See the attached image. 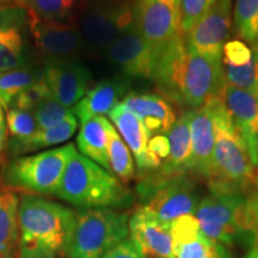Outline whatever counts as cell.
Masks as SVG:
<instances>
[{
    "label": "cell",
    "mask_w": 258,
    "mask_h": 258,
    "mask_svg": "<svg viewBox=\"0 0 258 258\" xmlns=\"http://www.w3.org/2000/svg\"><path fill=\"white\" fill-rule=\"evenodd\" d=\"M153 79L170 97L194 109L224 98V66L189 49L183 34L158 50Z\"/></svg>",
    "instance_id": "6da1fadb"
},
{
    "label": "cell",
    "mask_w": 258,
    "mask_h": 258,
    "mask_svg": "<svg viewBox=\"0 0 258 258\" xmlns=\"http://www.w3.org/2000/svg\"><path fill=\"white\" fill-rule=\"evenodd\" d=\"M77 212L43 196L19 199V258H64L76 225Z\"/></svg>",
    "instance_id": "7a4b0ae2"
},
{
    "label": "cell",
    "mask_w": 258,
    "mask_h": 258,
    "mask_svg": "<svg viewBox=\"0 0 258 258\" xmlns=\"http://www.w3.org/2000/svg\"><path fill=\"white\" fill-rule=\"evenodd\" d=\"M215 144L212 171L208 177L212 192H234L253 195L257 173L240 132L226 108L224 98L213 101Z\"/></svg>",
    "instance_id": "3957f363"
},
{
    "label": "cell",
    "mask_w": 258,
    "mask_h": 258,
    "mask_svg": "<svg viewBox=\"0 0 258 258\" xmlns=\"http://www.w3.org/2000/svg\"><path fill=\"white\" fill-rule=\"evenodd\" d=\"M55 196L80 209L124 208L134 201L121 180L78 151L67 164Z\"/></svg>",
    "instance_id": "277c9868"
},
{
    "label": "cell",
    "mask_w": 258,
    "mask_h": 258,
    "mask_svg": "<svg viewBox=\"0 0 258 258\" xmlns=\"http://www.w3.org/2000/svg\"><path fill=\"white\" fill-rule=\"evenodd\" d=\"M195 217L206 237L221 245L258 243V220L251 196L212 192L199 202Z\"/></svg>",
    "instance_id": "5b68a950"
},
{
    "label": "cell",
    "mask_w": 258,
    "mask_h": 258,
    "mask_svg": "<svg viewBox=\"0 0 258 258\" xmlns=\"http://www.w3.org/2000/svg\"><path fill=\"white\" fill-rule=\"evenodd\" d=\"M77 152L74 144L18 157L3 170V182L12 190L30 195H55L67 164Z\"/></svg>",
    "instance_id": "8992f818"
},
{
    "label": "cell",
    "mask_w": 258,
    "mask_h": 258,
    "mask_svg": "<svg viewBox=\"0 0 258 258\" xmlns=\"http://www.w3.org/2000/svg\"><path fill=\"white\" fill-rule=\"evenodd\" d=\"M128 234V213L114 208L80 209L67 257L101 258L124 241Z\"/></svg>",
    "instance_id": "52a82bcc"
},
{
    "label": "cell",
    "mask_w": 258,
    "mask_h": 258,
    "mask_svg": "<svg viewBox=\"0 0 258 258\" xmlns=\"http://www.w3.org/2000/svg\"><path fill=\"white\" fill-rule=\"evenodd\" d=\"M138 192L143 203L141 207L165 222L195 214L199 206L195 183L186 173L151 175L141 180Z\"/></svg>",
    "instance_id": "ba28073f"
},
{
    "label": "cell",
    "mask_w": 258,
    "mask_h": 258,
    "mask_svg": "<svg viewBox=\"0 0 258 258\" xmlns=\"http://www.w3.org/2000/svg\"><path fill=\"white\" fill-rule=\"evenodd\" d=\"M134 23L135 0H85L77 18L85 44L103 50Z\"/></svg>",
    "instance_id": "9c48e42d"
},
{
    "label": "cell",
    "mask_w": 258,
    "mask_h": 258,
    "mask_svg": "<svg viewBox=\"0 0 258 258\" xmlns=\"http://www.w3.org/2000/svg\"><path fill=\"white\" fill-rule=\"evenodd\" d=\"M29 10V9H28ZM30 14L29 31L38 53L48 61L72 60L85 47L77 22H49Z\"/></svg>",
    "instance_id": "30bf717a"
},
{
    "label": "cell",
    "mask_w": 258,
    "mask_h": 258,
    "mask_svg": "<svg viewBox=\"0 0 258 258\" xmlns=\"http://www.w3.org/2000/svg\"><path fill=\"white\" fill-rule=\"evenodd\" d=\"M135 28L156 50L183 34L178 0H135Z\"/></svg>",
    "instance_id": "8fae6325"
},
{
    "label": "cell",
    "mask_w": 258,
    "mask_h": 258,
    "mask_svg": "<svg viewBox=\"0 0 258 258\" xmlns=\"http://www.w3.org/2000/svg\"><path fill=\"white\" fill-rule=\"evenodd\" d=\"M232 0H217L212 9L186 32L189 49L222 62V50L231 27Z\"/></svg>",
    "instance_id": "7c38bea8"
},
{
    "label": "cell",
    "mask_w": 258,
    "mask_h": 258,
    "mask_svg": "<svg viewBox=\"0 0 258 258\" xmlns=\"http://www.w3.org/2000/svg\"><path fill=\"white\" fill-rule=\"evenodd\" d=\"M104 51L108 60L118 67L127 78H153L158 50L141 36L135 24Z\"/></svg>",
    "instance_id": "4fadbf2b"
},
{
    "label": "cell",
    "mask_w": 258,
    "mask_h": 258,
    "mask_svg": "<svg viewBox=\"0 0 258 258\" xmlns=\"http://www.w3.org/2000/svg\"><path fill=\"white\" fill-rule=\"evenodd\" d=\"M29 18L27 5L0 6V73L25 66L24 28L29 27Z\"/></svg>",
    "instance_id": "5bb4252c"
},
{
    "label": "cell",
    "mask_w": 258,
    "mask_h": 258,
    "mask_svg": "<svg viewBox=\"0 0 258 258\" xmlns=\"http://www.w3.org/2000/svg\"><path fill=\"white\" fill-rule=\"evenodd\" d=\"M43 79L51 95L64 106L76 105L90 90V71L76 59L48 61Z\"/></svg>",
    "instance_id": "9a60e30c"
},
{
    "label": "cell",
    "mask_w": 258,
    "mask_h": 258,
    "mask_svg": "<svg viewBox=\"0 0 258 258\" xmlns=\"http://www.w3.org/2000/svg\"><path fill=\"white\" fill-rule=\"evenodd\" d=\"M172 258H232L224 245L203 234L196 217L184 215L170 222Z\"/></svg>",
    "instance_id": "2e32d148"
},
{
    "label": "cell",
    "mask_w": 258,
    "mask_h": 258,
    "mask_svg": "<svg viewBox=\"0 0 258 258\" xmlns=\"http://www.w3.org/2000/svg\"><path fill=\"white\" fill-rule=\"evenodd\" d=\"M129 234L145 258H172L170 222L161 221L144 207L129 219Z\"/></svg>",
    "instance_id": "e0dca14e"
},
{
    "label": "cell",
    "mask_w": 258,
    "mask_h": 258,
    "mask_svg": "<svg viewBox=\"0 0 258 258\" xmlns=\"http://www.w3.org/2000/svg\"><path fill=\"white\" fill-rule=\"evenodd\" d=\"M213 101L202 108L189 111L191 138V160L189 170L205 179H208L211 175L215 144Z\"/></svg>",
    "instance_id": "ac0fdd59"
},
{
    "label": "cell",
    "mask_w": 258,
    "mask_h": 258,
    "mask_svg": "<svg viewBox=\"0 0 258 258\" xmlns=\"http://www.w3.org/2000/svg\"><path fill=\"white\" fill-rule=\"evenodd\" d=\"M224 103L240 132L256 169L258 154V96L226 84Z\"/></svg>",
    "instance_id": "d6986e66"
},
{
    "label": "cell",
    "mask_w": 258,
    "mask_h": 258,
    "mask_svg": "<svg viewBox=\"0 0 258 258\" xmlns=\"http://www.w3.org/2000/svg\"><path fill=\"white\" fill-rule=\"evenodd\" d=\"M129 80L124 78L106 79L90 89L88 93L74 105L73 112L80 123L95 116L109 115L128 95Z\"/></svg>",
    "instance_id": "ffe728a7"
},
{
    "label": "cell",
    "mask_w": 258,
    "mask_h": 258,
    "mask_svg": "<svg viewBox=\"0 0 258 258\" xmlns=\"http://www.w3.org/2000/svg\"><path fill=\"white\" fill-rule=\"evenodd\" d=\"M122 104L143 121L151 137L167 134L177 121L173 109L160 96L151 93H128Z\"/></svg>",
    "instance_id": "44dd1931"
},
{
    "label": "cell",
    "mask_w": 258,
    "mask_h": 258,
    "mask_svg": "<svg viewBox=\"0 0 258 258\" xmlns=\"http://www.w3.org/2000/svg\"><path fill=\"white\" fill-rule=\"evenodd\" d=\"M109 118L120 132L131 152L134 154L139 171L141 173L153 171L152 163L148 156V141L151 134L148 133L143 121L128 110L122 103L109 112Z\"/></svg>",
    "instance_id": "7402d4cb"
},
{
    "label": "cell",
    "mask_w": 258,
    "mask_h": 258,
    "mask_svg": "<svg viewBox=\"0 0 258 258\" xmlns=\"http://www.w3.org/2000/svg\"><path fill=\"white\" fill-rule=\"evenodd\" d=\"M111 125V122L105 116H95L80 123L77 137V146L80 154L95 161L109 172H111L108 156L109 129Z\"/></svg>",
    "instance_id": "603a6c76"
},
{
    "label": "cell",
    "mask_w": 258,
    "mask_h": 258,
    "mask_svg": "<svg viewBox=\"0 0 258 258\" xmlns=\"http://www.w3.org/2000/svg\"><path fill=\"white\" fill-rule=\"evenodd\" d=\"M166 135L170 144V156L160 166L158 173L163 176L186 173V171L190 169V160H191L189 112L179 117Z\"/></svg>",
    "instance_id": "cb8c5ba5"
},
{
    "label": "cell",
    "mask_w": 258,
    "mask_h": 258,
    "mask_svg": "<svg viewBox=\"0 0 258 258\" xmlns=\"http://www.w3.org/2000/svg\"><path fill=\"white\" fill-rule=\"evenodd\" d=\"M19 196L0 190V258H19Z\"/></svg>",
    "instance_id": "d4e9b609"
},
{
    "label": "cell",
    "mask_w": 258,
    "mask_h": 258,
    "mask_svg": "<svg viewBox=\"0 0 258 258\" xmlns=\"http://www.w3.org/2000/svg\"><path fill=\"white\" fill-rule=\"evenodd\" d=\"M77 127H78V118L73 114L54 127L37 131L30 138L19 141L12 140L8 145V148L14 156H17V154L30 153L43 148L56 146L70 140L76 134Z\"/></svg>",
    "instance_id": "484cf974"
},
{
    "label": "cell",
    "mask_w": 258,
    "mask_h": 258,
    "mask_svg": "<svg viewBox=\"0 0 258 258\" xmlns=\"http://www.w3.org/2000/svg\"><path fill=\"white\" fill-rule=\"evenodd\" d=\"M43 79V69L34 66L19 67V69L0 73V104L5 110L24 90Z\"/></svg>",
    "instance_id": "4316f807"
},
{
    "label": "cell",
    "mask_w": 258,
    "mask_h": 258,
    "mask_svg": "<svg viewBox=\"0 0 258 258\" xmlns=\"http://www.w3.org/2000/svg\"><path fill=\"white\" fill-rule=\"evenodd\" d=\"M85 0H29L27 8L32 15L49 22H77Z\"/></svg>",
    "instance_id": "83f0119b"
},
{
    "label": "cell",
    "mask_w": 258,
    "mask_h": 258,
    "mask_svg": "<svg viewBox=\"0 0 258 258\" xmlns=\"http://www.w3.org/2000/svg\"><path fill=\"white\" fill-rule=\"evenodd\" d=\"M108 156L110 171L116 178L122 183H129L135 176V166L133 157L131 154L127 144L118 134V132L111 125L109 129Z\"/></svg>",
    "instance_id": "f1b7e54d"
},
{
    "label": "cell",
    "mask_w": 258,
    "mask_h": 258,
    "mask_svg": "<svg viewBox=\"0 0 258 258\" xmlns=\"http://www.w3.org/2000/svg\"><path fill=\"white\" fill-rule=\"evenodd\" d=\"M224 73L226 84L234 88L258 96V47H252V56L247 63L243 66L225 64Z\"/></svg>",
    "instance_id": "f546056e"
},
{
    "label": "cell",
    "mask_w": 258,
    "mask_h": 258,
    "mask_svg": "<svg viewBox=\"0 0 258 258\" xmlns=\"http://www.w3.org/2000/svg\"><path fill=\"white\" fill-rule=\"evenodd\" d=\"M233 21L241 38L258 41V0H235Z\"/></svg>",
    "instance_id": "4dcf8cb0"
},
{
    "label": "cell",
    "mask_w": 258,
    "mask_h": 258,
    "mask_svg": "<svg viewBox=\"0 0 258 258\" xmlns=\"http://www.w3.org/2000/svg\"><path fill=\"white\" fill-rule=\"evenodd\" d=\"M35 120L37 122L38 131L41 129L51 128L59 124L71 115H73V109L64 106L57 101L55 97L50 96L49 98L44 99L41 104L32 110Z\"/></svg>",
    "instance_id": "1f68e13d"
},
{
    "label": "cell",
    "mask_w": 258,
    "mask_h": 258,
    "mask_svg": "<svg viewBox=\"0 0 258 258\" xmlns=\"http://www.w3.org/2000/svg\"><path fill=\"white\" fill-rule=\"evenodd\" d=\"M6 123L12 140L19 141L30 138L38 131L37 122L30 110L18 108H9L6 110Z\"/></svg>",
    "instance_id": "d6a6232c"
},
{
    "label": "cell",
    "mask_w": 258,
    "mask_h": 258,
    "mask_svg": "<svg viewBox=\"0 0 258 258\" xmlns=\"http://www.w3.org/2000/svg\"><path fill=\"white\" fill-rule=\"evenodd\" d=\"M179 16H180V30L186 34L192 25L202 18L217 0H178Z\"/></svg>",
    "instance_id": "836d02e7"
},
{
    "label": "cell",
    "mask_w": 258,
    "mask_h": 258,
    "mask_svg": "<svg viewBox=\"0 0 258 258\" xmlns=\"http://www.w3.org/2000/svg\"><path fill=\"white\" fill-rule=\"evenodd\" d=\"M50 96L53 95H51L49 86L47 85L44 79H42L41 82L34 84L30 88L24 90V91L15 99L11 106L32 111L38 104H41L44 99L49 98ZM11 106H10V108H11Z\"/></svg>",
    "instance_id": "e575fe53"
},
{
    "label": "cell",
    "mask_w": 258,
    "mask_h": 258,
    "mask_svg": "<svg viewBox=\"0 0 258 258\" xmlns=\"http://www.w3.org/2000/svg\"><path fill=\"white\" fill-rule=\"evenodd\" d=\"M252 56V48L239 40L227 41L222 50V63L231 66H243Z\"/></svg>",
    "instance_id": "d590c367"
},
{
    "label": "cell",
    "mask_w": 258,
    "mask_h": 258,
    "mask_svg": "<svg viewBox=\"0 0 258 258\" xmlns=\"http://www.w3.org/2000/svg\"><path fill=\"white\" fill-rule=\"evenodd\" d=\"M101 258H145L138 245L132 239H125L115 246L114 249L106 252Z\"/></svg>",
    "instance_id": "8d00e7d4"
},
{
    "label": "cell",
    "mask_w": 258,
    "mask_h": 258,
    "mask_svg": "<svg viewBox=\"0 0 258 258\" xmlns=\"http://www.w3.org/2000/svg\"><path fill=\"white\" fill-rule=\"evenodd\" d=\"M8 123H6L5 109L0 104V163H4L6 148H8Z\"/></svg>",
    "instance_id": "74e56055"
},
{
    "label": "cell",
    "mask_w": 258,
    "mask_h": 258,
    "mask_svg": "<svg viewBox=\"0 0 258 258\" xmlns=\"http://www.w3.org/2000/svg\"><path fill=\"white\" fill-rule=\"evenodd\" d=\"M244 258H258V244L251 247V250L245 254Z\"/></svg>",
    "instance_id": "f35d334b"
},
{
    "label": "cell",
    "mask_w": 258,
    "mask_h": 258,
    "mask_svg": "<svg viewBox=\"0 0 258 258\" xmlns=\"http://www.w3.org/2000/svg\"><path fill=\"white\" fill-rule=\"evenodd\" d=\"M251 200H252L254 213H256V217H257V220H258V190H256L253 195L251 196Z\"/></svg>",
    "instance_id": "ab89813d"
},
{
    "label": "cell",
    "mask_w": 258,
    "mask_h": 258,
    "mask_svg": "<svg viewBox=\"0 0 258 258\" xmlns=\"http://www.w3.org/2000/svg\"><path fill=\"white\" fill-rule=\"evenodd\" d=\"M11 3H16V2L15 0H0V6L11 4Z\"/></svg>",
    "instance_id": "60d3db41"
},
{
    "label": "cell",
    "mask_w": 258,
    "mask_h": 258,
    "mask_svg": "<svg viewBox=\"0 0 258 258\" xmlns=\"http://www.w3.org/2000/svg\"><path fill=\"white\" fill-rule=\"evenodd\" d=\"M16 3H18V4H22V5H27V3L29 0H15Z\"/></svg>",
    "instance_id": "b9f144b4"
},
{
    "label": "cell",
    "mask_w": 258,
    "mask_h": 258,
    "mask_svg": "<svg viewBox=\"0 0 258 258\" xmlns=\"http://www.w3.org/2000/svg\"><path fill=\"white\" fill-rule=\"evenodd\" d=\"M256 173H257V189L258 190V154H257V161H256Z\"/></svg>",
    "instance_id": "7bdbcfd3"
}]
</instances>
